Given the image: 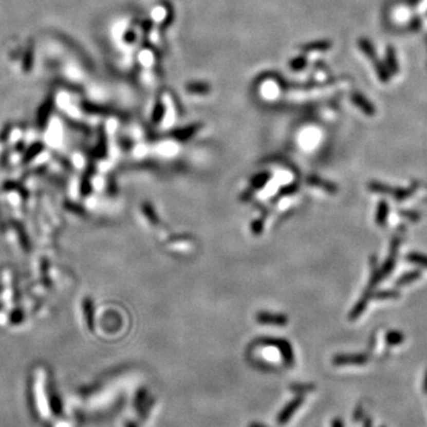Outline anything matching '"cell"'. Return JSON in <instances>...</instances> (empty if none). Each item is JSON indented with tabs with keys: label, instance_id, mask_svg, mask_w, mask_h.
<instances>
[{
	"label": "cell",
	"instance_id": "cell-29",
	"mask_svg": "<svg viewBox=\"0 0 427 427\" xmlns=\"http://www.w3.org/2000/svg\"><path fill=\"white\" fill-rule=\"evenodd\" d=\"M424 388H425V392H427V373H426V376H425V382H424Z\"/></svg>",
	"mask_w": 427,
	"mask_h": 427
},
{
	"label": "cell",
	"instance_id": "cell-21",
	"mask_svg": "<svg viewBox=\"0 0 427 427\" xmlns=\"http://www.w3.org/2000/svg\"><path fill=\"white\" fill-rule=\"evenodd\" d=\"M384 340H386V343L389 345H399L405 341V335L401 331H398V330H391L386 333Z\"/></svg>",
	"mask_w": 427,
	"mask_h": 427
},
{
	"label": "cell",
	"instance_id": "cell-13",
	"mask_svg": "<svg viewBox=\"0 0 427 427\" xmlns=\"http://www.w3.org/2000/svg\"><path fill=\"white\" fill-rule=\"evenodd\" d=\"M386 65L389 70L391 75H394L399 71V64L398 60H396V53L393 47H388L386 51Z\"/></svg>",
	"mask_w": 427,
	"mask_h": 427
},
{
	"label": "cell",
	"instance_id": "cell-5",
	"mask_svg": "<svg viewBox=\"0 0 427 427\" xmlns=\"http://www.w3.org/2000/svg\"><path fill=\"white\" fill-rule=\"evenodd\" d=\"M336 365H362L368 362V357L363 354H355V355H337L332 360Z\"/></svg>",
	"mask_w": 427,
	"mask_h": 427
},
{
	"label": "cell",
	"instance_id": "cell-15",
	"mask_svg": "<svg viewBox=\"0 0 427 427\" xmlns=\"http://www.w3.org/2000/svg\"><path fill=\"white\" fill-rule=\"evenodd\" d=\"M369 299H370V298L367 297L365 294H363L362 298H361L360 301L356 303V305L354 306V309L351 310V312H350V314H349V319H351V321H355V319L359 318L361 314L364 312V310H365V307H367V304H368Z\"/></svg>",
	"mask_w": 427,
	"mask_h": 427
},
{
	"label": "cell",
	"instance_id": "cell-14",
	"mask_svg": "<svg viewBox=\"0 0 427 427\" xmlns=\"http://www.w3.org/2000/svg\"><path fill=\"white\" fill-rule=\"evenodd\" d=\"M388 214H389V206L386 201H381L378 205V209H376L375 214V221L379 226H384L387 222Z\"/></svg>",
	"mask_w": 427,
	"mask_h": 427
},
{
	"label": "cell",
	"instance_id": "cell-20",
	"mask_svg": "<svg viewBox=\"0 0 427 427\" xmlns=\"http://www.w3.org/2000/svg\"><path fill=\"white\" fill-rule=\"evenodd\" d=\"M359 47H360L361 50H362L364 55L367 56L369 60H372V61L376 60L375 49H374V47H373V44L370 43V41H368L367 38H364V37L360 38V40H359Z\"/></svg>",
	"mask_w": 427,
	"mask_h": 427
},
{
	"label": "cell",
	"instance_id": "cell-27",
	"mask_svg": "<svg viewBox=\"0 0 427 427\" xmlns=\"http://www.w3.org/2000/svg\"><path fill=\"white\" fill-rule=\"evenodd\" d=\"M332 427H343V425H342V422L340 420H335Z\"/></svg>",
	"mask_w": 427,
	"mask_h": 427
},
{
	"label": "cell",
	"instance_id": "cell-30",
	"mask_svg": "<svg viewBox=\"0 0 427 427\" xmlns=\"http://www.w3.org/2000/svg\"><path fill=\"white\" fill-rule=\"evenodd\" d=\"M425 202H427V198H425Z\"/></svg>",
	"mask_w": 427,
	"mask_h": 427
},
{
	"label": "cell",
	"instance_id": "cell-17",
	"mask_svg": "<svg viewBox=\"0 0 427 427\" xmlns=\"http://www.w3.org/2000/svg\"><path fill=\"white\" fill-rule=\"evenodd\" d=\"M405 259L407 261H410L411 264L417 265V266L424 267V268L427 269V255H426V254L418 253V252H411L405 256Z\"/></svg>",
	"mask_w": 427,
	"mask_h": 427
},
{
	"label": "cell",
	"instance_id": "cell-16",
	"mask_svg": "<svg viewBox=\"0 0 427 427\" xmlns=\"http://www.w3.org/2000/svg\"><path fill=\"white\" fill-rule=\"evenodd\" d=\"M83 312H84V318H86L88 328L93 330L94 328V321H93V303H91L90 298H84L82 303Z\"/></svg>",
	"mask_w": 427,
	"mask_h": 427
},
{
	"label": "cell",
	"instance_id": "cell-24",
	"mask_svg": "<svg viewBox=\"0 0 427 427\" xmlns=\"http://www.w3.org/2000/svg\"><path fill=\"white\" fill-rule=\"evenodd\" d=\"M306 64H307V59H306L305 53H302L301 56L294 57V59H292L290 61V69L293 71H299V70H303V69L306 67Z\"/></svg>",
	"mask_w": 427,
	"mask_h": 427
},
{
	"label": "cell",
	"instance_id": "cell-25",
	"mask_svg": "<svg viewBox=\"0 0 427 427\" xmlns=\"http://www.w3.org/2000/svg\"><path fill=\"white\" fill-rule=\"evenodd\" d=\"M400 215L403 216L407 220H410L412 222H417L419 221V218H420V214L417 213V211H412V210H401L400 211Z\"/></svg>",
	"mask_w": 427,
	"mask_h": 427
},
{
	"label": "cell",
	"instance_id": "cell-23",
	"mask_svg": "<svg viewBox=\"0 0 427 427\" xmlns=\"http://www.w3.org/2000/svg\"><path fill=\"white\" fill-rule=\"evenodd\" d=\"M400 297V292L395 290H384L380 292H375V293H372L370 299H398Z\"/></svg>",
	"mask_w": 427,
	"mask_h": 427
},
{
	"label": "cell",
	"instance_id": "cell-10",
	"mask_svg": "<svg viewBox=\"0 0 427 427\" xmlns=\"http://www.w3.org/2000/svg\"><path fill=\"white\" fill-rule=\"evenodd\" d=\"M199 128H201V125H198V124L183 127V128H178V129L174 131V132H172V137H175L176 139H178V140H188L189 138L194 136V134L197 132Z\"/></svg>",
	"mask_w": 427,
	"mask_h": 427
},
{
	"label": "cell",
	"instance_id": "cell-19",
	"mask_svg": "<svg viewBox=\"0 0 427 427\" xmlns=\"http://www.w3.org/2000/svg\"><path fill=\"white\" fill-rule=\"evenodd\" d=\"M165 110H166V109H165L164 102L161 101V100H158V101L155 103V107H153V109H152L151 119H152L153 124L158 125L159 122L163 120L164 117H165Z\"/></svg>",
	"mask_w": 427,
	"mask_h": 427
},
{
	"label": "cell",
	"instance_id": "cell-9",
	"mask_svg": "<svg viewBox=\"0 0 427 427\" xmlns=\"http://www.w3.org/2000/svg\"><path fill=\"white\" fill-rule=\"evenodd\" d=\"M421 275H422V272L420 271V269H413V271L403 273L399 279L395 280V286H398V287L406 286V285H409L411 283L417 282L418 279L421 278Z\"/></svg>",
	"mask_w": 427,
	"mask_h": 427
},
{
	"label": "cell",
	"instance_id": "cell-6",
	"mask_svg": "<svg viewBox=\"0 0 427 427\" xmlns=\"http://www.w3.org/2000/svg\"><path fill=\"white\" fill-rule=\"evenodd\" d=\"M351 101L354 102V105H355L357 108L362 110L365 115H368V117H374L375 115L376 109H375L374 105H373V103L369 101L365 96H363V94L352 93Z\"/></svg>",
	"mask_w": 427,
	"mask_h": 427
},
{
	"label": "cell",
	"instance_id": "cell-8",
	"mask_svg": "<svg viewBox=\"0 0 427 427\" xmlns=\"http://www.w3.org/2000/svg\"><path fill=\"white\" fill-rule=\"evenodd\" d=\"M332 43L328 40H322V41H313L309 42V43L301 45V51L303 53H309V52H318V51H326L331 48Z\"/></svg>",
	"mask_w": 427,
	"mask_h": 427
},
{
	"label": "cell",
	"instance_id": "cell-12",
	"mask_svg": "<svg viewBox=\"0 0 427 427\" xmlns=\"http://www.w3.org/2000/svg\"><path fill=\"white\" fill-rule=\"evenodd\" d=\"M26 394H28V405L30 409V413L33 420H38L40 414H38L37 407H36V399H34L33 394V386H32V379H29L28 381V389H26Z\"/></svg>",
	"mask_w": 427,
	"mask_h": 427
},
{
	"label": "cell",
	"instance_id": "cell-2",
	"mask_svg": "<svg viewBox=\"0 0 427 427\" xmlns=\"http://www.w3.org/2000/svg\"><path fill=\"white\" fill-rule=\"evenodd\" d=\"M399 246H400V238L396 237L392 242V248H391V254L389 256L387 257V260L384 261L382 268L380 269V275H381V279L384 278V276H387L389 273H392V271L394 269L395 266V259H396V253H398V249H399Z\"/></svg>",
	"mask_w": 427,
	"mask_h": 427
},
{
	"label": "cell",
	"instance_id": "cell-18",
	"mask_svg": "<svg viewBox=\"0 0 427 427\" xmlns=\"http://www.w3.org/2000/svg\"><path fill=\"white\" fill-rule=\"evenodd\" d=\"M309 183L312 184V185H314V187L322 188L323 190L328 191L329 194H336V192H337V187L333 183L326 182V180L317 178V177H311V178L309 179Z\"/></svg>",
	"mask_w": 427,
	"mask_h": 427
},
{
	"label": "cell",
	"instance_id": "cell-3",
	"mask_svg": "<svg viewBox=\"0 0 427 427\" xmlns=\"http://www.w3.org/2000/svg\"><path fill=\"white\" fill-rule=\"evenodd\" d=\"M256 321L260 324L265 325H275V326H284L287 324V317L284 314L279 313H271V312H259L256 314Z\"/></svg>",
	"mask_w": 427,
	"mask_h": 427
},
{
	"label": "cell",
	"instance_id": "cell-22",
	"mask_svg": "<svg viewBox=\"0 0 427 427\" xmlns=\"http://www.w3.org/2000/svg\"><path fill=\"white\" fill-rule=\"evenodd\" d=\"M374 62H375V71H376V74H378L380 81H382V82H388V81L391 80V72L389 70H388L387 65L376 60L374 61Z\"/></svg>",
	"mask_w": 427,
	"mask_h": 427
},
{
	"label": "cell",
	"instance_id": "cell-11",
	"mask_svg": "<svg viewBox=\"0 0 427 427\" xmlns=\"http://www.w3.org/2000/svg\"><path fill=\"white\" fill-rule=\"evenodd\" d=\"M188 93L194 95H206L211 91V86L206 82H190L185 86Z\"/></svg>",
	"mask_w": 427,
	"mask_h": 427
},
{
	"label": "cell",
	"instance_id": "cell-4",
	"mask_svg": "<svg viewBox=\"0 0 427 427\" xmlns=\"http://www.w3.org/2000/svg\"><path fill=\"white\" fill-rule=\"evenodd\" d=\"M48 389V399H49V405H50V410H51L52 414L56 415V417H59L63 413V405H62V400H61V396L57 393L56 388L53 387V384L50 382L47 387Z\"/></svg>",
	"mask_w": 427,
	"mask_h": 427
},
{
	"label": "cell",
	"instance_id": "cell-28",
	"mask_svg": "<svg viewBox=\"0 0 427 427\" xmlns=\"http://www.w3.org/2000/svg\"><path fill=\"white\" fill-rule=\"evenodd\" d=\"M249 427H267V426L261 425V424H259V422H253V424H251V426H249Z\"/></svg>",
	"mask_w": 427,
	"mask_h": 427
},
{
	"label": "cell",
	"instance_id": "cell-7",
	"mask_svg": "<svg viewBox=\"0 0 427 427\" xmlns=\"http://www.w3.org/2000/svg\"><path fill=\"white\" fill-rule=\"evenodd\" d=\"M303 403V399L302 398H297V399H293L291 402H288L286 406L284 407V410L279 413V417H278V422L280 425H284L286 424L291 420L292 415H293L295 412L298 411L299 407L302 406Z\"/></svg>",
	"mask_w": 427,
	"mask_h": 427
},
{
	"label": "cell",
	"instance_id": "cell-1",
	"mask_svg": "<svg viewBox=\"0 0 427 427\" xmlns=\"http://www.w3.org/2000/svg\"><path fill=\"white\" fill-rule=\"evenodd\" d=\"M368 189L372 192H376V194L381 195H391L393 196L396 202H402L411 197L414 194L413 188L410 189H402V188H393L387 185V184L380 183V182H370L368 184Z\"/></svg>",
	"mask_w": 427,
	"mask_h": 427
},
{
	"label": "cell",
	"instance_id": "cell-26",
	"mask_svg": "<svg viewBox=\"0 0 427 427\" xmlns=\"http://www.w3.org/2000/svg\"><path fill=\"white\" fill-rule=\"evenodd\" d=\"M144 213L146 214V216L148 217V220L151 221V222H153V223H156L157 222V216H156V214H155V211H153L151 208H150L147 205H145L144 206Z\"/></svg>",
	"mask_w": 427,
	"mask_h": 427
}]
</instances>
